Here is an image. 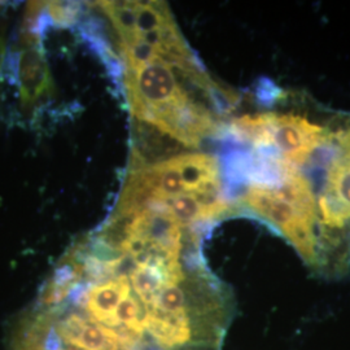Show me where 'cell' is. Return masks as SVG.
<instances>
[{
	"label": "cell",
	"instance_id": "2",
	"mask_svg": "<svg viewBox=\"0 0 350 350\" xmlns=\"http://www.w3.org/2000/svg\"><path fill=\"white\" fill-rule=\"evenodd\" d=\"M186 150L191 148L163 126L134 117L131 172L165 163L188 153Z\"/></svg>",
	"mask_w": 350,
	"mask_h": 350
},
{
	"label": "cell",
	"instance_id": "1",
	"mask_svg": "<svg viewBox=\"0 0 350 350\" xmlns=\"http://www.w3.org/2000/svg\"><path fill=\"white\" fill-rule=\"evenodd\" d=\"M231 131L256 148H274L276 161L299 167L325 143L328 131L292 113L247 114L232 121Z\"/></svg>",
	"mask_w": 350,
	"mask_h": 350
},
{
	"label": "cell",
	"instance_id": "3",
	"mask_svg": "<svg viewBox=\"0 0 350 350\" xmlns=\"http://www.w3.org/2000/svg\"><path fill=\"white\" fill-rule=\"evenodd\" d=\"M18 86L21 101L31 108L53 91V82L44 53L37 42H27L18 57Z\"/></svg>",
	"mask_w": 350,
	"mask_h": 350
}]
</instances>
